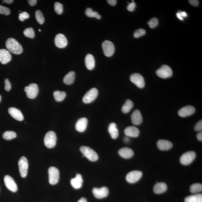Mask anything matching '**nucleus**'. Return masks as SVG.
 <instances>
[{"mask_svg": "<svg viewBox=\"0 0 202 202\" xmlns=\"http://www.w3.org/2000/svg\"><path fill=\"white\" fill-rule=\"evenodd\" d=\"M6 47L9 52L15 54H20L23 51L21 44L13 38H9L7 40Z\"/></svg>", "mask_w": 202, "mask_h": 202, "instance_id": "f257e3e1", "label": "nucleus"}, {"mask_svg": "<svg viewBox=\"0 0 202 202\" xmlns=\"http://www.w3.org/2000/svg\"><path fill=\"white\" fill-rule=\"evenodd\" d=\"M80 150L84 156L92 161H95L98 159L99 156L97 153L93 149L88 146H82Z\"/></svg>", "mask_w": 202, "mask_h": 202, "instance_id": "f03ea898", "label": "nucleus"}, {"mask_svg": "<svg viewBox=\"0 0 202 202\" xmlns=\"http://www.w3.org/2000/svg\"><path fill=\"white\" fill-rule=\"evenodd\" d=\"M57 139L56 134L54 131H48L45 135L44 139L45 146L50 149L54 147L56 144Z\"/></svg>", "mask_w": 202, "mask_h": 202, "instance_id": "7ed1b4c3", "label": "nucleus"}, {"mask_svg": "<svg viewBox=\"0 0 202 202\" xmlns=\"http://www.w3.org/2000/svg\"><path fill=\"white\" fill-rule=\"evenodd\" d=\"M49 181L50 184L54 185L58 183L60 178V173L57 168L54 166L49 168Z\"/></svg>", "mask_w": 202, "mask_h": 202, "instance_id": "20e7f679", "label": "nucleus"}, {"mask_svg": "<svg viewBox=\"0 0 202 202\" xmlns=\"http://www.w3.org/2000/svg\"><path fill=\"white\" fill-rule=\"evenodd\" d=\"M194 151H188L182 155L180 158V162L183 165H188L193 162L196 157Z\"/></svg>", "mask_w": 202, "mask_h": 202, "instance_id": "39448f33", "label": "nucleus"}, {"mask_svg": "<svg viewBox=\"0 0 202 202\" xmlns=\"http://www.w3.org/2000/svg\"><path fill=\"white\" fill-rule=\"evenodd\" d=\"M18 165L20 175L22 178L26 177L28 169V163L27 158L24 156L20 158Z\"/></svg>", "mask_w": 202, "mask_h": 202, "instance_id": "423d86ee", "label": "nucleus"}, {"mask_svg": "<svg viewBox=\"0 0 202 202\" xmlns=\"http://www.w3.org/2000/svg\"><path fill=\"white\" fill-rule=\"evenodd\" d=\"M158 77L163 78L170 77L173 75V71L170 67L166 65H163L156 72Z\"/></svg>", "mask_w": 202, "mask_h": 202, "instance_id": "0eeeda50", "label": "nucleus"}, {"mask_svg": "<svg viewBox=\"0 0 202 202\" xmlns=\"http://www.w3.org/2000/svg\"><path fill=\"white\" fill-rule=\"evenodd\" d=\"M103 50L104 54L106 56L110 57L114 54V45L112 42L108 40H106L102 44Z\"/></svg>", "mask_w": 202, "mask_h": 202, "instance_id": "6e6552de", "label": "nucleus"}, {"mask_svg": "<svg viewBox=\"0 0 202 202\" xmlns=\"http://www.w3.org/2000/svg\"><path fill=\"white\" fill-rule=\"evenodd\" d=\"M24 91L26 92L27 97L28 98L34 99L37 96L38 93V85L36 84H30L28 86L25 87Z\"/></svg>", "mask_w": 202, "mask_h": 202, "instance_id": "1a4fd4ad", "label": "nucleus"}, {"mask_svg": "<svg viewBox=\"0 0 202 202\" xmlns=\"http://www.w3.org/2000/svg\"><path fill=\"white\" fill-rule=\"evenodd\" d=\"M98 94V91L96 88H91L85 94L82 99L83 102L85 103H89L95 100Z\"/></svg>", "mask_w": 202, "mask_h": 202, "instance_id": "9d476101", "label": "nucleus"}, {"mask_svg": "<svg viewBox=\"0 0 202 202\" xmlns=\"http://www.w3.org/2000/svg\"><path fill=\"white\" fill-rule=\"evenodd\" d=\"M143 175L142 172L134 170L128 173L126 177V181L128 182L133 183L136 182L140 179Z\"/></svg>", "mask_w": 202, "mask_h": 202, "instance_id": "9b49d317", "label": "nucleus"}, {"mask_svg": "<svg viewBox=\"0 0 202 202\" xmlns=\"http://www.w3.org/2000/svg\"><path fill=\"white\" fill-rule=\"evenodd\" d=\"M130 80L139 88H142L144 87L145 82L144 77L140 74L133 73L131 75Z\"/></svg>", "mask_w": 202, "mask_h": 202, "instance_id": "f8f14e48", "label": "nucleus"}, {"mask_svg": "<svg viewBox=\"0 0 202 202\" xmlns=\"http://www.w3.org/2000/svg\"><path fill=\"white\" fill-rule=\"evenodd\" d=\"M92 193L96 198L102 199L105 198L108 195V189L106 187H103L101 188H95L92 189Z\"/></svg>", "mask_w": 202, "mask_h": 202, "instance_id": "ddd939ff", "label": "nucleus"}, {"mask_svg": "<svg viewBox=\"0 0 202 202\" xmlns=\"http://www.w3.org/2000/svg\"><path fill=\"white\" fill-rule=\"evenodd\" d=\"M4 181L6 188L10 191L14 193L17 191V186L11 177L9 175H6L5 176Z\"/></svg>", "mask_w": 202, "mask_h": 202, "instance_id": "4468645a", "label": "nucleus"}, {"mask_svg": "<svg viewBox=\"0 0 202 202\" xmlns=\"http://www.w3.org/2000/svg\"><path fill=\"white\" fill-rule=\"evenodd\" d=\"M54 43L56 47L59 48H63L67 46V40L65 35L59 33L55 36Z\"/></svg>", "mask_w": 202, "mask_h": 202, "instance_id": "2eb2a0df", "label": "nucleus"}, {"mask_svg": "<svg viewBox=\"0 0 202 202\" xmlns=\"http://www.w3.org/2000/svg\"><path fill=\"white\" fill-rule=\"evenodd\" d=\"M195 111V109L193 106L188 105L181 108L178 110V113L180 117H185L194 114Z\"/></svg>", "mask_w": 202, "mask_h": 202, "instance_id": "dca6fc26", "label": "nucleus"}, {"mask_svg": "<svg viewBox=\"0 0 202 202\" xmlns=\"http://www.w3.org/2000/svg\"><path fill=\"white\" fill-rule=\"evenodd\" d=\"M11 55L9 50L6 49L0 50V62L5 65L11 60Z\"/></svg>", "mask_w": 202, "mask_h": 202, "instance_id": "f3484780", "label": "nucleus"}, {"mask_svg": "<svg viewBox=\"0 0 202 202\" xmlns=\"http://www.w3.org/2000/svg\"><path fill=\"white\" fill-rule=\"evenodd\" d=\"M124 133L129 137H136L139 136L140 131L135 126H131L125 128Z\"/></svg>", "mask_w": 202, "mask_h": 202, "instance_id": "a211bd4d", "label": "nucleus"}, {"mask_svg": "<svg viewBox=\"0 0 202 202\" xmlns=\"http://www.w3.org/2000/svg\"><path fill=\"white\" fill-rule=\"evenodd\" d=\"M131 121L132 123L135 125H139L143 121V118L140 111L136 109L131 115Z\"/></svg>", "mask_w": 202, "mask_h": 202, "instance_id": "6ab92c4d", "label": "nucleus"}, {"mask_svg": "<svg viewBox=\"0 0 202 202\" xmlns=\"http://www.w3.org/2000/svg\"><path fill=\"white\" fill-rule=\"evenodd\" d=\"M157 147L161 151H167L173 147V144L171 141L166 140H159L157 142Z\"/></svg>", "mask_w": 202, "mask_h": 202, "instance_id": "aec40b11", "label": "nucleus"}, {"mask_svg": "<svg viewBox=\"0 0 202 202\" xmlns=\"http://www.w3.org/2000/svg\"><path fill=\"white\" fill-rule=\"evenodd\" d=\"M88 119L87 118H80L77 121L76 124V129L79 132H84L86 129Z\"/></svg>", "mask_w": 202, "mask_h": 202, "instance_id": "412c9836", "label": "nucleus"}, {"mask_svg": "<svg viewBox=\"0 0 202 202\" xmlns=\"http://www.w3.org/2000/svg\"><path fill=\"white\" fill-rule=\"evenodd\" d=\"M8 112L13 118L19 121H23L24 119L23 114L21 111L16 108L11 107L8 109Z\"/></svg>", "mask_w": 202, "mask_h": 202, "instance_id": "4be33fe9", "label": "nucleus"}, {"mask_svg": "<svg viewBox=\"0 0 202 202\" xmlns=\"http://www.w3.org/2000/svg\"><path fill=\"white\" fill-rule=\"evenodd\" d=\"M118 153L119 155L121 157L125 159H129L132 157L134 154L133 150L128 147L121 148L119 150Z\"/></svg>", "mask_w": 202, "mask_h": 202, "instance_id": "5701e85b", "label": "nucleus"}, {"mask_svg": "<svg viewBox=\"0 0 202 202\" xmlns=\"http://www.w3.org/2000/svg\"><path fill=\"white\" fill-rule=\"evenodd\" d=\"M83 181L81 175L77 174L75 178H72L70 183L71 184L74 188L78 189L81 187Z\"/></svg>", "mask_w": 202, "mask_h": 202, "instance_id": "b1692460", "label": "nucleus"}, {"mask_svg": "<svg viewBox=\"0 0 202 202\" xmlns=\"http://www.w3.org/2000/svg\"><path fill=\"white\" fill-rule=\"evenodd\" d=\"M86 66L88 70H92L95 66V61L93 55L88 54L85 58Z\"/></svg>", "mask_w": 202, "mask_h": 202, "instance_id": "393cba45", "label": "nucleus"}, {"mask_svg": "<svg viewBox=\"0 0 202 202\" xmlns=\"http://www.w3.org/2000/svg\"><path fill=\"white\" fill-rule=\"evenodd\" d=\"M167 189V185L164 182L157 183L153 188L154 193L158 194L165 193Z\"/></svg>", "mask_w": 202, "mask_h": 202, "instance_id": "a878e982", "label": "nucleus"}, {"mask_svg": "<svg viewBox=\"0 0 202 202\" xmlns=\"http://www.w3.org/2000/svg\"><path fill=\"white\" fill-rule=\"evenodd\" d=\"M108 131L112 139H116L118 137V130L117 127V125L114 123H111L109 125Z\"/></svg>", "mask_w": 202, "mask_h": 202, "instance_id": "bb28decb", "label": "nucleus"}, {"mask_svg": "<svg viewBox=\"0 0 202 202\" xmlns=\"http://www.w3.org/2000/svg\"><path fill=\"white\" fill-rule=\"evenodd\" d=\"M75 73L73 71H71L67 74L63 78L64 83L66 85H70L75 81Z\"/></svg>", "mask_w": 202, "mask_h": 202, "instance_id": "cd10ccee", "label": "nucleus"}, {"mask_svg": "<svg viewBox=\"0 0 202 202\" xmlns=\"http://www.w3.org/2000/svg\"><path fill=\"white\" fill-rule=\"evenodd\" d=\"M185 202H202V194H196L186 197L185 199Z\"/></svg>", "mask_w": 202, "mask_h": 202, "instance_id": "c85d7f7f", "label": "nucleus"}, {"mask_svg": "<svg viewBox=\"0 0 202 202\" xmlns=\"http://www.w3.org/2000/svg\"><path fill=\"white\" fill-rule=\"evenodd\" d=\"M133 103L132 101L129 99H128L126 101L125 103L122 106L121 110L123 113L127 114L133 108Z\"/></svg>", "mask_w": 202, "mask_h": 202, "instance_id": "c756f323", "label": "nucleus"}, {"mask_svg": "<svg viewBox=\"0 0 202 202\" xmlns=\"http://www.w3.org/2000/svg\"><path fill=\"white\" fill-rule=\"evenodd\" d=\"M54 97L57 102H60L64 100L66 97V93L65 92H60L59 91H56L53 93Z\"/></svg>", "mask_w": 202, "mask_h": 202, "instance_id": "7c9ffc66", "label": "nucleus"}, {"mask_svg": "<svg viewBox=\"0 0 202 202\" xmlns=\"http://www.w3.org/2000/svg\"><path fill=\"white\" fill-rule=\"evenodd\" d=\"M85 15L90 17H95L98 19H100L101 17L100 15L96 11H93L91 8H87L85 12Z\"/></svg>", "mask_w": 202, "mask_h": 202, "instance_id": "2f4dec72", "label": "nucleus"}, {"mask_svg": "<svg viewBox=\"0 0 202 202\" xmlns=\"http://www.w3.org/2000/svg\"><path fill=\"white\" fill-rule=\"evenodd\" d=\"M202 191V185L199 183H194L191 185L190 187V191L193 193H196L201 192Z\"/></svg>", "mask_w": 202, "mask_h": 202, "instance_id": "473e14b6", "label": "nucleus"}, {"mask_svg": "<svg viewBox=\"0 0 202 202\" xmlns=\"http://www.w3.org/2000/svg\"><path fill=\"white\" fill-rule=\"evenodd\" d=\"M17 136L16 133L13 131H6L3 134V139L6 140H9L16 138Z\"/></svg>", "mask_w": 202, "mask_h": 202, "instance_id": "72a5a7b5", "label": "nucleus"}, {"mask_svg": "<svg viewBox=\"0 0 202 202\" xmlns=\"http://www.w3.org/2000/svg\"><path fill=\"white\" fill-rule=\"evenodd\" d=\"M24 35L26 37L30 38H33L35 36L34 30L33 28H26L23 32Z\"/></svg>", "mask_w": 202, "mask_h": 202, "instance_id": "f704fd0d", "label": "nucleus"}, {"mask_svg": "<svg viewBox=\"0 0 202 202\" xmlns=\"http://www.w3.org/2000/svg\"><path fill=\"white\" fill-rule=\"evenodd\" d=\"M35 17L37 21L40 24H43L44 22L45 19L43 13L40 10H37L35 12Z\"/></svg>", "mask_w": 202, "mask_h": 202, "instance_id": "c9c22d12", "label": "nucleus"}, {"mask_svg": "<svg viewBox=\"0 0 202 202\" xmlns=\"http://www.w3.org/2000/svg\"><path fill=\"white\" fill-rule=\"evenodd\" d=\"M54 9L57 14H61L63 12V5L59 2H55L54 3Z\"/></svg>", "mask_w": 202, "mask_h": 202, "instance_id": "e433bc0d", "label": "nucleus"}, {"mask_svg": "<svg viewBox=\"0 0 202 202\" xmlns=\"http://www.w3.org/2000/svg\"><path fill=\"white\" fill-rule=\"evenodd\" d=\"M148 24L149 25L150 28H156L158 24V21L157 18L155 17L152 18L148 22Z\"/></svg>", "mask_w": 202, "mask_h": 202, "instance_id": "4c0bfd02", "label": "nucleus"}, {"mask_svg": "<svg viewBox=\"0 0 202 202\" xmlns=\"http://www.w3.org/2000/svg\"><path fill=\"white\" fill-rule=\"evenodd\" d=\"M146 33L145 30L143 28H139L136 30L134 33V36L135 38H139V37L144 36Z\"/></svg>", "mask_w": 202, "mask_h": 202, "instance_id": "58836bf2", "label": "nucleus"}, {"mask_svg": "<svg viewBox=\"0 0 202 202\" xmlns=\"http://www.w3.org/2000/svg\"><path fill=\"white\" fill-rule=\"evenodd\" d=\"M10 13L11 11L9 8L0 5V14L8 16L10 14Z\"/></svg>", "mask_w": 202, "mask_h": 202, "instance_id": "ea45409f", "label": "nucleus"}, {"mask_svg": "<svg viewBox=\"0 0 202 202\" xmlns=\"http://www.w3.org/2000/svg\"><path fill=\"white\" fill-rule=\"evenodd\" d=\"M29 18V15L26 12H23L20 13L19 19L21 21H24L25 20L28 19Z\"/></svg>", "mask_w": 202, "mask_h": 202, "instance_id": "a19ab883", "label": "nucleus"}, {"mask_svg": "<svg viewBox=\"0 0 202 202\" xmlns=\"http://www.w3.org/2000/svg\"><path fill=\"white\" fill-rule=\"evenodd\" d=\"M5 89L7 92H9L11 89V84L8 79H6L5 80Z\"/></svg>", "mask_w": 202, "mask_h": 202, "instance_id": "79ce46f5", "label": "nucleus"}, {"mask_svg": "<svg viewBox=\"0 0 202 202\" xmlns=\"http://www.w3.org/2000/svg\"><path fill=\"white\" fill-rule=\"evenodd\" d=\"M136 4L134 2H132L131 3H129L127 6V9L129 11H133L136 8Z\"/></svg>", "mask_w": 202, "mask_h": 202, "instance_id": "37998d69", "label": "nucleus"}, {"mask_svg": "<svg viewBox=\"0 0 202 202\" xmlns=\"http://www.w3.org/2000/svg\"><path fill=\"white\" fill-rule=\"evenodd\" d=\"M195 130L196 131H201L202 129V121H198L194 127Z\"/></svg>", "mask_w": 202, "mask_h": 202, "instance_id": "c03bdc74", "label": "nucleus"}, {"mask_svg": "<svg viewBox=\"0 0 202 202\" xmlns=\"http://www.w3.org/2000/svg\"><path fill=\"white\" fill-rule=\"evenodd\" d=\"M189 2L192 6L195 7L197 6L199 3V2L197 0H190V1H189Z\"/></svg>", "mask_w": 202, "mask_h": 202, "instance_id": "a18cd8bd", "label": "nucleus"}, {"mask_svg": "<svg viewBox=\"0 0 202 202\" xmlns=\"http://www.w3.org/2000/svg\"><path fill=\"white\" fill-rule=\"evenodd\" d=\"M107 2L109 4L112 6H115L117 2V1H116V0H108Z\"/></svg>", "mask_w": 202, "mask_h": 202, "instance_id": "49530a36", "label": "nucleus"}, {"mask_svg": "<svg viewBox=\"0 0 202 202\" xmlns=\"http://www.w3.org/2000/svg\"><path fill=\"white\" fill-rule=\"evenodd\" d=\"M28 2L30 6H33L36 4L37 1L36 0H29Z\"/></svg>", "mask_w": 202, "mask_h": 202, "instance_id": "de8ad7c7", "label": "nucleus"}, {"mask_svg": "<svg viewBox=\"0 0 202 202\" xmlns=\"http://www.w3.org/2000/svg\"><path fill=\"white\" fill-rule=\"evenodd\" d=\"M197 138L200 141H202V132H200L198 133L196 135Z\"/></svg>", "mask_w": 202, "mask_h": 202, "instance_id": "09e8293b", "label": "nucleus"}, {"mask_svg": "<svg viewBox=\"0 0 202 202\" xmlns=\"http://www.w3.org/2000/svg\"><path fill=\"white\" fill-rule=\"evenodd\" d=\"M77 202H87V201L85 197H82Z\"/></svg>", "mask_w": 202, "mask_h": 202, "instance_id": "8fccbe9b", "label": "nucleus"}, {"mask_svg": "<svg viewBox=\"0 0 202 202\" xmlns=\"http://www.w3.org/2000/svg\"><path fill=\"white\" fill-rule=\"evenodd\" d=\"M5 3H7V4H11V3L13 2V0H4L3 1Z\"/></svg>", "mask_w": 202, "mask_h": 202, "instance_id": "3c124183", "label": "nucleus"}, {"mask_svg": "<svg viewBox=\"0 0 202 202\" xmlns=\"http://www.w3.org/2000/svg\"><path fill=\"white\" fill-rule=\"evenodd\" d=\"M177 16L179 18L180 20H183V18H182V17L181 16V13H180V12L178 13H176Z\"/></svg>", "mask_w": 202, "mask_h": 202, "instance_id": "603ef678", "label": "nucleus"}, {"mask_svg": "<svg viewBox=\"0 0 202 202\" xmlns=\"http://www.w3.org/2000/svg\"><path fill=\"white\" fill-rule=\"evenodd\" d=\"M180 13H181L182 17H186L187 16L186 13H185V12H180Z\"/></svg>", "mask_w": 202, "mask_h": 202, "instance_id": "864d4df0", "label": "nucleus"}, {"mask_svg": "<svg viewBox=\"0 0 202 202\" xmlns=\"http://www.w3.org/2000/svg\"><path fill=\"white\" fill-rule=\"evenodd\" d=\"M125 140L126 142H128V141H129V139H128L127 138H125Z\"/></svg>", "mask_w": 202, "mask_h": 202, "instance_id": "5fc2aeb1", "label": "nucleus"}, {"mask_svg": "<svg viewBox=\"0 0 202 202\" xmlns=\"http://www.w3.org/2000/svg\"><path fill=\"white\" fill-rule=\"evenodd\" d=\"M1 99H2V97H1V95H0V102H1Z\"/></svg>", "mask_w": 202, "mask_h": 202, "instance_id": "6e6d98bb", "label": "nucleus"}, {"mask_svg": "<svg viewBox=\"0 0 202 202\" xmlns=\"http://www.w3.org/2000/svg\"><path fill=\"white\" fill-rule=\"evenodd\" d=\"M39 32H41V30L39 29Z\"/></svg>", "mask_w": 202, "mask_h": 202, "instance_id": "4d7b16f0", "label": "nucleus"}]
</instances>
